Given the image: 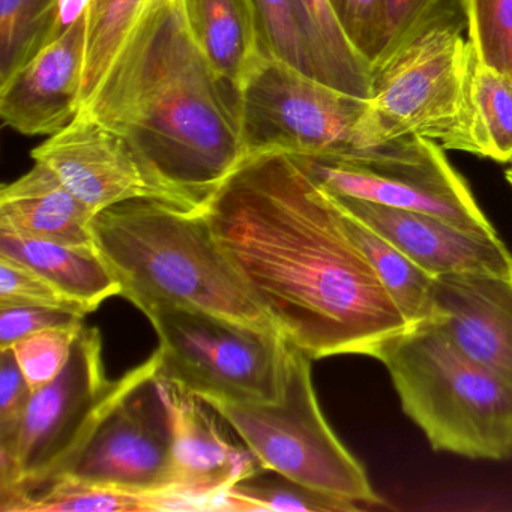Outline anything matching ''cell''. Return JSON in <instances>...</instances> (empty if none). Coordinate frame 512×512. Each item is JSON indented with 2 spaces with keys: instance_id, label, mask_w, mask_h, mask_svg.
Instances as JSON below:
<instances>
[{
  "instance_id": "obj_1",
  "label": "cell",
  "mask_w": 512,
  "mask_h": 512,
  "mask_svg": "<svg viewBox=\"0 0 512 512\" xmlns=\"http://www.w3.org/2000/svg\"><path fill=\"white\" fill-rule=\"evenodd\" d=\"M200 211L275 328L311 359L371 356L409 328L340 206L290 155L245 158Z\"/></svg>"
},
{
  "instance_id": "obj_2",
  "label": "cell",
  "mask_w": 512,
  "mask_h": 512,
  "mask_svg": "<svg viewBox=\"0 0 512 512\" xmlns=\"http://www.w3.org/2000/svg\"><path fill=\"white\" fill-rule=\"evenodd\" d=\"M124 137L200 211L245 160L239 89L212 67L181 0H148L80 109Z\"/></svg>"
},
{
  "instance_id": "obj_3",
  "label": "cell",
  "mask_w": 512,
  "mask_h": 512,
  "mask_svg": "<svg viewBox=\"0 0 512 512\" xmlns=\"http://www.w3.org/2000/svg\"><path fill=\"white\" fill-rule=\"evenodd\" d=\"M95 245L140 311L166 304L196 308L278 331L218 244L202 211L137 199L95 215Z\"/></svg>"
},
{
  "instance_id": "obj_4",
  "label": "cell",
  "mask_w": 512,
  "mask_h": 512,
  "mask_svg": "<svg viewBox=\"0 0 512 512\" xmlns=\"http://www.w3.org/2000/svg\"><path fill=\"white\" fill-rule=\"evenodd\" d=\"M385 365L406 415L436 451L473 460L512 458V382L473 361L427 323L383 341Z\"/></svg>"
},
{
  "instance_id": "obj_5",
  "label": "cell",
  "mask_w": 512,
  "mask_h": 512,
  "mask_svg": "<svg viewBox=\"0 0 512 512\" xmlns=\"http://www.w3.org/2000/svg\"><path fill=\"white\" fill-rule=\"evenodd\" d=\"M475 59L463 34L433 31L371 71L362 149L418 136L475 154L470 97Z\"/></svg>"
},
{
  "instance_id": "obj_6",
  "label": "cell",
  "mask_w": 512,
  "mask_h": 512,
  "mask_svg": "<svg viewBox=\"0 0 512 512\" xmlns=\"http://www.w3.org/2000/svg\"><path fill=\"white\" fill-rule=\"evenodd\" d=\"M313 359L287 341L283 398L277 403L202 398L266 469L353 502H382L364 466L335 436L320 410Z\"/></svg>"
},
{
  "instance_id": "obj_7",
  "label": "cell",
  "mask_w": 512,
  "mask_h": 512,
  "mask_svg": "<svg viewBox=\"0 0 512 512\" xmlns=\"http://www.w3.org/2000/svg\"><path fill=\"white\" fill-rule=\"evenodd\" d=\"M142 313L160 338V371L167 379L200 398H283L287 340L280 332L178 305H151Z\"/></svg>"
},
{
  "instance_id": "obj_8",
  "label": "cell",
  "mask_w": 512,
  "mask_h": 512,
  "mask_svg": "<svg viewBox=\"0 0 512 512\" xmlns=\"http://www.w3.org/2000/svg\"><path fill=\"white\" fill-rule=\"evenodd\" d=\"M160 365L157 349L113 380L91 430L43 485L68 479L134 493H172L173 413Z\"/></svg>"
},
{
  "instance_id": "obj_9",
  "label": "cell",
  "mask_w": 512,
  "mask_h": 512,
  "mask_svg": "<svg viewBox=\"0 0 512 512\" xmlns=\"http://www.w3.org/2000/svg\"><path fill=\"white\" fill-rule=\"evenodd\" d=\"M368 98L305 76L262 50L239 88L245 158L347 157L361 151Z\"/></svg>"
},
{
  "instance_id": "obj_10",
  "label": "cell",
  "mask_w": 512,
  "mask_h": 512,
  "mask_svg": "<svg viewBox=\"0 0 512 512\" xmlns=\"http://www.w3.org/2000/svg\"><path fill=\"white\" fill-rule=\"evenodd\" d=\"M331 196L422 212L476 232L496 233L443 148L418 136L347 157H292Z\"/></svg>"
},
{
  "instance_id": "obj_11",
  "label": "cell",
  "mask_w": 512,
  "mask_h": 512,
  "mask_svg": "<svg viewBox=\"0 0 512 512\" xmlns=\"http://www.w3.org/2000/svg\"><path fill=\"white\" fill-rule=\"evenodd\" d=\"M112 388L103 338L85 325L61 374L32 394L13 452H0V500L49 481L85 439Z\"/></svg>"
},
{
  "instance_id": "obj_12",
  "label": "cell",
  "mask_w": 512,
  "mask_h": 512,
  "mask_svg": "<svg viewBox=\"0 0 512 512\" xmlns=\"http://www.w3.org/2000/svg\"><path fill=\"white\" fill-rule=\"evenodd\" d=\"M32 158L49 167L95 215L137 199L188 209L124 137L82 113L35 148Z\"/></svg>"
},
{
  "instance_id": "obj_13",
  "label": "cell",
  "mask_w": 512,
  "mask_h": 512,
  "mask_svg": "<svg viewBox=\"0 0 512 512\" xmlns=\"http://www.w3.org/2000/svg\"><path fill=\"white\" fill-rule=\"evenodd\" d=\"M331 197L347 214L388 239L431 277L485 274L512 278L511 251L497 233L476 232L434 215L367 200Z\"/></svg>"
},
{
  "instance_id": "obj_14",
  "label": "cell",
  "mask_w": 512,
  "mask_h": 512,
  "mask_svg": "<svg viewBox=\"0 0 512 512\" xmlns=\"http://www.w3.org/2000/svg\"><path fill=\"white\" fill-rule=\"evenodd\" d=\"M173 413L172 493L203 511H218V499L262 464L247 446L229 440L221 416L202 398L161 374Z\"/></svg>"
},
{
  "instance_id": "obj_15",
  "label": "cell",
  "mask_w": 512,
  "mask_h": 512,
  "mask_svg": "<svg viewBox=\"0 0 512 512\" xmlns=\"http://www.w3.org/2000/svg\"><path fill=\"white\" fill-rule=\"evenodd\" d=\"M88 19L65 32L0 83V116L25 136H53L83 103Z\"/></svg>"
},
{
  "instance_id": "obj_16",
  "label": "cell",
  "mask_w": 512,
  "mask_h": 512,
  "mask_svg": "<svg viewBox=\"0 0 512 512\" xmlns=\"http://www.w3.org/2000/svg\"><path fill=\"white\" fill-rule=\"evenodd\" d=\"M427 325L464 355L512 382V278L485 274L434 277Z\"/></svg>"
},
{
  "instance_id": "obj_17",
  "label": "cell",
  "mask_w": 512,
  "mask_h": 512,
  "mask_svg": "<svg viewBox=\"0 0 512 512\" xmlns=\"http://www.w3.org/2000/svg\"><path fill=\"white\" fill-rule=\"evenodd\" d=\"M95 214L41 163L0 191V229L62 244H95Z\"/></svg>"
},
{
  "instance_id": "obj_18",
  "label": "cell",
  "mask_w": 512,
  "mask_h": 512,
  "mask_svg": "<svg viewBox=\"0 0 512 512\" xmlns=\"http://www.w3.org/2000/svg\"><path fill=\"white\" fill-rule=\"evenodd\" d=\"M0 257L28 266L89 313L122 293L121 284L95 244H62L0 229Z\"/></svg>"
},
{
  "instance_id": "obj_19",
  "label": "cell",
  "mask_w": 512,
  "mask_h": 512,
  "mask_svg": "<svg viewBox=\"0 0 512 512\" xmlns=\"http://www.w3.org/2000/svg\"><path fill=\"white\" fill-rule=\"evenodd\" d=\"M265 52L305 76L367 98L332 55L302 0H251Z\"/></svg>"
},
{
  "instance_id": "obj_20",
  "label": "cell",
  "mask_w": 512,
  "mask_h": 512,
  "mask_svg": "<svg viewBox=\"0 0 512 512\" xmlns=\"http://www.w3.org/2000/svg\"><path fill=\"white\" fill-rule=\"evenodd\" d=\"M185 22L212 67L236 89L262 53L251 0H181Z\"/></svg>"
},
{
  "instance_id": "obj_21",
  "label": "cell",
  "mask_w": 512,
  "mask_h": 512,
  "mask_svg": "<svg viewBox=\"0 0 512 512\" xmlns=\"http://www.w3.org/2000/svg\"><path fill=\"white\" fill-rule=\"evenodd\" d=\"M2 512H170L203 511L188 497L172 493H134L103 485L56 479L2 500Z\"/></svg>"
},
{
  "instance_id": "obj_22",
  "label": "cell",
  "mask_w": 512,
  "mask_h": 512,
  "mask_svg": "<svg viewBox=\"0 0 512 512\" xmlns=\"http://www.w3.org/2000/svg\"><path fill=\"white\" fill-rule=\"evenodd\" d=\"M343 221L350 238L373 266L383 287L394 299L401 314L410 326L427 322L433 316V281L427 271L419 268L403 251L398 250L388 239L347 214Z\"/></svg>"
},
{
  "instance_id": "obj_23",
  "label": "cell",
  "mask_w": 512,
  "mask_h": 512,
  "mask_svg": "<svg viewBox=\"0 0 512 512\" xmlns=\"http://www.w3.org/2000/svg\"><path fill=\"white\" fill-rule=\"evenodd\" d=\"M218 511L353 512L359 506L260 466L221 494Z\"/></svg>"
},
{
  "instance_id": "obj_24",
  "label": "cell",
  "mask_w": 512,
  "mask_h": 512,
  "mask_svg": "<svg viewBox=\"0 0 512 512\" xmlns=\"http://www.w3.org/2000/svg\"><path fill=\"white\" fill-rule=\"evenodd\" d=\"M380 43L371 71L433 31L463 34L469 28V0H382Z\"/></svg>"
},
{
  "instance_id": "obj_25",
  "label": "cell",
  "mask_w": 512,
  "mask_h": 512,
  "mask_svg": "<svg viewBox=\"0 0 512 512\" xmlns=\"http://www.w3.org/2000/svg\"><path fill=\"white\" fill-rule=\"evenodd\" d=\"M64 0H0V83L58 40Z\"/></svg>"
},
{
  "instance_id": "obj_26",
  "label": "cell",
  "mask_w": 512,
  "mask_h": 512,
  "mask_svg": "<svg viewBox=\"0 0 512 512\" xmlns=\"http://www.w3.org/2000/svg\"><path fill=\"white\" fill-rule=\"evenodd\" d=\"M475 155L512 163V82L475 59L470 85Z\"/></svg>"
},
{
  "instance_id": "obj_27",
  "label": "cell",
  "mask_w": 512,
  "mask_h": 512,
  "mask_svg": "<svg viewBox=\"0 0 512 512\" xmlns=\"http://www.w3.org/2000/svg\"><path fill=\"white\" fill-rule=\"evenodd\" d=\"M146 2L148 0H92L86 28L83 103L100 82L113 55Z\"/></svg>"
},
{
  "instance_id": "obj_28",
  "label": "cell",
  "mask_w": 512,
  "mask_h": 512,
  "mask_svg": "<svg viewBox=\"0 0 512 512\" xmlns=\"http://www.w3.org/2000/svg\"><path fill=\"white\" fill-rule=\"evenodd\" d=\"M467 32L478 61L512 82V0H469Z\"/></svg>"
},
{
  "instance_id": "obj_29",
  "label": "cell",
  "mask_w": 512,
  "mask_h": 512,
  "mask_svg": "<svg viewBox=\"0 0 512 512\" xmlns=\"http://www.w3.org/2000/svg\"><path fill=\"white\" fill-rule=\"evenodd\" d=\"M83 326L85 322L43 329L11 346L32 391L43 388L61 374Z\"/></svg>"
},
{
  "instance_id": "obj_30",
  "label": "cell",
  "mask_w": 512,
  "mask_h": 512,
  "mask_svg": "<svg viewBox=\"0 0 512 512\" xmlns=\"http://www.w3.org/2000/svg\"><path fill=\"white\" fill-rule=\"evenodd\" d=\"M43 305L88 316L89 311L59 292L28 266L0 257V307Z\"/></svg>"
},
{
  "instance_id": "obj_31",
  "label": "cell",
  "mask_w": 512,
  "mask_h": 512,
  "mask_svg": "<svg viewBox=\"0 0 512 512\" xmlns=\"http://www.w3.org/2000/svg\"><path fill=\"white\" fill-rule=\"evenodd\" d=\"M32 394L13 350H0V452H13Z\"/></svg>"
},
{
  "instance_id": "obj_32",
  "label": "cell",
  "mask_w": 512,
  "mask_h": 512,
  "mask_svg": "<svg viewBox=\"0 0 512 512\" xmlns=\"http://www.w3.org/2000/svg\"><path fill=\"white\" fill-rule=\"evenodd\" d=\"M311 19L316 23L326 46L331 50L338 64L349 74L350 79L362 89L367 98L371 95V68L368 62L353 49L340 22L332 10L329 0H302Z\"/></svg>"
},
{
  "instance_id": "obj_33",
  "label": "cell",
  "mask_w": 512,
  "mask_h": 512,
  "mask_svg": "<svg viewBox=\"0 0 512 512\" xmlns=\"http://www.w3.org/2000/svg\"><path fill=\"white\" fill-rule=\"evenodd\" d=\"M353 49L370 68L379 52L382 0H329Z\"/></svg>"
},
{
  "instance_id": "obj_34",
  "label": "cell",
  "mask_w": 512,
  "mask_h": 512,
  "mask_svg": "<svg viewBox=\"0 0 512 512\" xmlns=\"http://www.w3.org/2000/svg\"><path fill=\"white\" fill-rule=\"evenodd\" d=\"M83 314L43 305H11L0 307V350L11 349L26 335L55 326L85 322Z\"/></svg>"
},
{
  "instance_id": "obj_35",
  "label": "cell",
  "mask_w": 512,
  "mask_h": 512,
  "mask_svg": "<svg viewBox=\"0 0 512 512\" xmlns=\"http://www.w3.org/2000/svg\"><path fill=\"white\" fill-rule=\"evenodd\" d=\"M506 181H508L512 187V169H509L508 172H506Z\"/></svg>"
},
{
  "instance_id": "obj_36",
  "label": "cell",
  "mask_w": 512,
  "mask_h": 512,
  "mask_svg": "<svg viewBox=\"0 0 512 512\" xmlns=\"http://www.w3.org/2000/svg\"><path fill=\"white\" fill-rule=\"evenodd\" d=\"M511 169H512V167H511Z\"/></svg>"
}]
</instances>
